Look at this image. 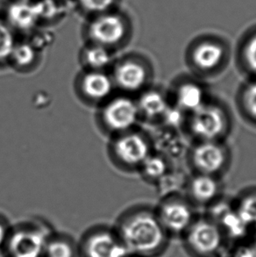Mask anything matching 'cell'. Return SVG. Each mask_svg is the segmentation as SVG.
<instances>
[{"label": "cell", "instance_id": "obj_5", "mask_svg": "<svg viewBox=\"0 0 256 257\" xmlns=\"http://www.w3.org/2000/svg\"><path fill=\"white\" fill-rule=\"evenodd\" d=\"M95 124L108 139L138 127L141 123L136 98L116 93L96 109Z\"/></svg>", "mask_w": 256, "mask_h": 257}, {"label": "cell", "instance_id": "obj_14", "mask_svg": "<svg viewBox=\"0 0 256 257\" xmlns=\"http://www.w3.org/2000/svg\"><path fill=\"white\" fill-rule=\"evenodd\" d=\"M172 104L188 115L211 97L207 88L196 77L177 79L169 91Z\"/></svg>", "mask_w": 256, "mask_h": 257}, {"label": "cell", "instance_id": "obj_20", "mask_svg": "<svg viewBox=\"0 0 256 257\" xmlns=\"http://www.w3.org/2000/svg\"><path fill=\"white\" fill-rule=\"evenodd\" d=\"M7 17L14 29L26 33L35 30L41 21L35 3L27 1L12 4L7 11Z\"/></svg>", "mask_w": 256, "mask_h": 257}, {"label": "cell", "instance_id": "obj_27", "mask_svg": "<svg viewBox=\"0 0 256 257\" xmlns=\"http://www.w3.org/2000/svg\"><path fill=\"white\" fill-rule=\"evenodd\" d=\"M13 223L2 212H0V255L3 254L4 249L7 245L8 237L10 234Z\"/></svg>", "mask_w": 256, "mask_h": 257}, {"label": "cell", "instance_id": "obj_15", "mask_svg": "<svg viewBox=\"0 0 256 257\" xmlns=\"http://www.w3.org/2000/svg\"><path fill=\"white\" fill-rule=\"evenodd\" d=\"M185 197L196 207H210L221 199L223 192L220 177L193 173L185 184Z\"/></svg>", "mask_w": 256, "mask_h": 257}, {"label": "cell", "instance_id": "obj_23", "mask_svg": "<svg viewBox=\"0 0 256 257\" xmlns=\"http://www.w3.org/2000/svg\"><path fill=\"white\" fill-rule=\"evenodd\" d=\"M169 173V159L163 154L155 151L146 159L138 171L143 180L154 184L162 182Z\"/></svg>", "mask_w": 256, "mask_h": 257}, {"label": "cell", "instance_id": "obj_21", "mask_svg": "<svg viewBox=\"0 0 256 257\" xmlns=\"http://www.w3.org/2000/svg\"><path fill=\"white\" fill-rule=\"evenodd\" d=\"M42 257H81L78 240L55 230L46 243Z\"/></svg>", "mask_w": 256, "mask_h": 257}, {"label": "cell", "instance_id": "obj_10", "mask_svg": "<svg viewBox=\"0 0 256 257\" xmlns=\"http://www.w3.org/2000/svg\"><path fill=\"white\" fill-rule=\"evenodd\" d=\"M225 142H194L188 151V163L193 173L221 177L228 170L232 153Z\"/></svg>", "mask_w": 256, "mask_h": 257}, {"label": "cell", "instance_id": "obj_22", "mask_svg": "<svg viewBox=\"0 0 256 257\" xmlns=\"http://www.w3.org/2000/svg\"><path fill=\"white\" fill-rule=\"evenodd\" d=\"M235 104L243 119L256 126V78H247L239 86Z\"/></svg>", "mask_w": 256, "mask_h": 257}, {"label": "cell", "instance_id": "obj_8", "mask_svg": "<svg viewBox=\"0 0 256 257\" xmlns=\"http://www.w3.org/2000/svg\"><path fill=\"white\" fill-rule=\"evenodd\" d=\"M180 239L189 257H216L225 246L226 235L210 216L198 215Z\"/></svg>", "mask_w": 256, "mask_h": 257}, {"label": "cell", "instance_id": "obj_26", "mask_svg": "<svg viewBox=\"0 0 256 257\" xmlns=\"http://www.w3.org/2000/svg\"><path fill=\"white\" fill-rule=\"evenodd\" d=\"M85 10L94 14L106 13L114 3V0H79Z\"/></svg>", "mask_w": 256, "mask_h": 257}, {"label": "cell", "instance_id": "obj_7", "mask_svg": "<svg viewBox=\"0 0 256 257\" xmlns=\"http://www.w3.org/2000/svg\"><path fill=\"white\" fill-rule=\"evenodd\" d=\"M109 72L116 91L133 97L151 86L155 76L152 63L140 55L116 58Z\"/></svg>", "mask_w": 256, "mask_h": 257}, {"label": "cell", "instance_id": "obj_9", "mask_svg": "<svg viewBox=\"0 0 256 257\" xmlns=\"http://www.w3.org/2000/svg\"><path fill=\"white\" fill-rule=\"evenodd\" d=\"M160 222L168 235L181 238L197 218V207L185 195L178 193L167 194L155 207Z\"/></svg>", "mask_w": 256, "mask_h": 257}, {"label": "cell", "instance_id": "obj_17", "mask_svg": "<svg viewBox=\"0 0 256 257\" xmlns=\"http://www.w3.org/2000/svg\"><path fill=\"white\" fill-rule=\"evenodd\" d=\"M42 63V52L29 41L16 42L11 54L9 68L22 75L34 73Z\"/></svg>", "mask_w": 256, "mask_h": 257}, {"label": "cell", "instance_id": "obj_18", "mask_svg": "<svg viewBox=\"0 0 256 257\" xmlns=\"http://www.w3.org/2000/svg\"><path fill=\"white\" fill-rule=\"evenodd\" d=\"M235 57L237 65L247 78H256V26L243 34L237 45Z\"/></svg>", "mask_w": 256, "mask_h": 257}, {"label": "cell", "instance_id": "obj_19", "mask_svg": "<svg viewBox=\"0 0 256 257\" xmlns=\"http://www.w3.org/2000/svg\"><path fill=\"white\" fill-rule=\"evenodd\" d=\"M115 59L113 51L93 43L85 46L79 55L81 70L110 71Z\"/></svg>", "mask_w": 256, "mask_h": 257}, {"label": "cell", "instance_id": "obj_13", "mask_svg": "<svg viewBox=\"0 0 256 257\" xmlns=\"http://www.w3.org/2000/svg\"><path fill=\"white\" fill-rule=\"evenodd\" d=\"M90 43L103 46L114 52L127 38V27L120 16L113 14H101L89 27Z\"/></svg>", "mask_w": 256, "mask_h": 257}, {"label": "cell", "instance_id": "obj_3", "mask_svg": "<svg viewBox=\"0 0 256 257\" xmlns=\"http://www.w3.org/2000/svg\"><path fill=\"white\" fill-rule=\"evenodd\" d=\"M231 57L225 40L212 35L194 39L185 53V62L194 77L205 78L217 76L225 70Z\"/></svg>", "mask_w": 256, "mask_h": 257}, {"label": "cell", "instance_id": "obj_2", "mask_svg": "<svg viewBox=\"0 0 256 257\" xmlns=\"http://www.w3.org/2000/svg\"><path fill=\"white\" fill-rule=\"evenodd\" d=\"M155 151L151 137L140 126L108 139L106 154L111 165L122 173H138Z\"/></svg>", "mask_w": 256, "mask_h": 257}, {"label": "cell", "instance_id": "obj_11", "mask_svg": "<svg viewBox=\"0 0 256 257\" xmlns=\"http://www.w3.org/2000/svg\"><path fill=\"white\" fill-rule=\"evenodd\" d=\"M73 90L81 104L95 110L117 92L110 72L98 70H80Z\"/></svg>", "mask_w": 256, "mask_h": 257}, {"label": "cell", "instance_id": "obj_12", "mask_svg": "<svg viewBox=\"0 0 256 257\" xmlns=\"http://www.w3.org/2000/svg\"><path fill=\"white\" fill-rule=\"evenodd\" d=\"M78 246L81 257H128L112 225L90 226L78 239Z\"/></svg>", "mask_w": 256, "mask_h": 257}, {"label": "cell", "instance_id": "obj_25", "mask_svg": "<svg viewBox=\"0 0 256 257\" xmlns=\"http://www.w3.org/2000/svg\"><path fill=\"white\" fill-rule=\"evenodd\" d=\"M40 21H49L57 17L61 7L56 0H39L35 3Z\"/></svg>", "mask_w": 256, "mask_h": 257}, {"label": "cell", "instance_id": "obj_4", "mask_svg": "<svg viewBox=\"0 0 256 257\" xmlns=\"http://www.w3.org/2000/svg\"><path fill=\"white\" fill-rule=\"evenodd\" d=\"M232 122L230 111L225 104L211 97L186 116L184 126L194 142H225L231 132Z\"/></svg>", "mask_w": 256, "mask_h": 257}, {"label": "cell", "instance_id": "obj_6", "mask_svg": "<svg viewBox=\"0 0 256 257\" xmlns=\"http://www.w3.org/2000/svg\"><path fill=\"white\" fill-rule=\"evenodd\" d=\"M55 231L49 223L29 219L12 226L3 257H42L46 243Z\"/></svg>", "mask_w": 256, "mask_h": 257}, {"label": "cell", "instance_id": "obj_1", "mask_svg": "<svg viewBox=\"0 0 256 257\" xmlns=\"http://www.w3.org/2000/svg\"><path fill=\"white\" fill-rule=\"evenodd\" d=\"M112 226L128 257H161L170 246V237L160 222L156 209L149 205L128 207Z\"/></svg>", "mask_w": 256, "mask_h": 257}, {"label": "cell", "instance_id": "obj_24", "mask_svg": "<svg viewBox=\"0 0 256 257\" xmlns=\"http://www.w3.org/2000/svg\"><path fill=\"white\" fill-rule=\"evenodd\" d=\"M16 42L17 41L10 26L0 21V70L9 68L11 54Z\"/></svg>", "mask_w": 256, "mask_h": 257}, {"label": "cell", "instance_id": "obj_16", "mask_svg": "<svg viewBox=\"0 0 256 257\" xmlns=\"http://www.w3.org/2000/svg\"><path fill=\"white\" fill-rule=\"evenodd\" d=\"M135 98L141 122L149 124L162 123L171 105L169 90L154 84L137 95Z\"/></svg>", "mask_w": 256, "mask_h": 257}]
</instances>
